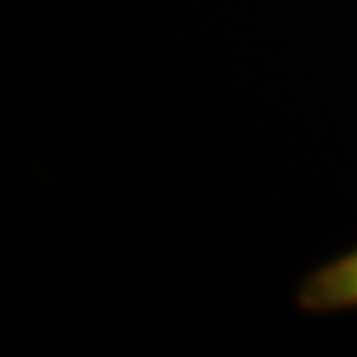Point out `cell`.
Listing matches in <instances>:
<instances>
[{
  "label": "cell",
  "instance_id": "1",
  "mask_svg": "<svg viewBox=\"0 0 357 357\" xmlns=\"http://www.w3.org/2000/svg\"><path fill=\"white\" fill-rule=\"evenodd\" d=\"M304 313H337L357 309V248L318 267L297 288Z\"/></svg>",
  "mask_w": 357,
  "mask_h": 357
}]
</instances>
